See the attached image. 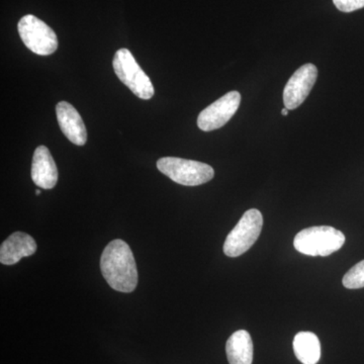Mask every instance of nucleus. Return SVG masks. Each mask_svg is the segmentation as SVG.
I'll return each instance as SVG.
<instances>
[{
    "label": "nucleus",
    "instance_id": "20e7f679",
    "mask_svg": "<svg viewBox=\"0 0 364 364\" xmlns=\"http://www.w3.org/2000/svg\"><path fill=\"white\" fill-rule=\"evenodd\" d=\"M112 67L119 80L130 88L136 97L142 100H151L153 97L154 86L149 76L136 63L130 50L123 48L117 51L112 60Z\"/></svg>",
    "mask_w": 364,
    "mask_h": 364
},
{
    "label": "nucleus",
    "instance_id": "2eb2a0df",
    "mask_svg": "<svg viewBox=\"0 0 364 364\" xmlns=\"http://www.w3.org/2000/svg\"><path fill=\"white\" fill-rule=\"evenodd\" d=\"M333 4L343 13H352L364 7V0H333Z\"/></svg>",
    "mask_w": 364,
    "mask_h": 364
},
{
    "label": "nucleus",
    "instance_id": "39448f33",
    "mask_svg": "<svg viewBox=\"0 0 364 364\" xmlns=\"http://www.w3.org/2000/svg\"><path fill=\"white\" fill-rule=\"evenodd\" d=\"M263 226V217L259 210L251 208L244 213L240 221L228 235L224 252L229 257H238L252 247L257 241Z\"/></svg>",
    "mask_w": 364,
    "mask_h": 364
},
{
    "label": "nucleus",
    "instance_id": "f257e3e1",
    "mask_svg": "<svg viewBox=\"0 0 364 364\" xmlns=\"http://www.w3.org/2000/svg\"><path fill=\"white\" fill-rule=\"evenodd\" d=\"M100 269L109 286L119 293H132L138 284V269L130 246L123 240L107 244L100 258Z\"/></svg>",
    "mask_w": 364,
    "mask_h": 364
},
{
    "label": "nucleus",
    "instance_id": "423d86ee",
    "mask_svg": "<svg viewBox=\"0 0 364 364\" xmlns=\"http://www.w3.org/2000/svg\"><path fill=\"white\" fill-rule=\"evenodd\" d=\"M18 33L28 50L40 56H48L56 52L58 38L47 23L33 14L23 16L18 21Z\"/></svg>",
    "mask_w": 364,
    "mask_h": 364
},
{
    "label": "nucleus",
    "instance_id": "9b49d317",
    "mask_svg": "<svg viewBox=\"0 0 364 364\" xmlns=\"http://www.w3.org/2000/svg\"><path fill=\"white\" fill-rule=\"evenodd\" d=\"M37 251V243L31 235L16 232L6 239L0 247V262L16 264L21 258L28 257Z\"/></svg>",
    "mask_w": 364,
    "mask_h": 364
},
{
    "label": "nucleus",
    "instance_id": "7ed1b4c3",
    "mask_svg": "<svg viewBox=\"0 0 364 364\" xmlns=\"http://www.w3.org/2000/svg\"><path fill=\"white\" fill-rule=\"evenodd\" d=\"M157 168L171 181L186 186L207 183L215 176L213 167L205 163L177 157L161 158L157 161Z\"/></svg>",
    "mask_w": 364,
    "mask_h": 364
},
{
    "label": "nucleus",
    "instance_id": "0eeeda50",
    "mask_svg": "<svg viewBox=\"0 0 364 364\" xmlns=\"http://www.w3.org/2000/svg\"><path fill=\"white\" fill-rule=\"evenodd\" d=\"M240 102V93L238 91H230L200 112L198 117V128L203 132L222 128L238 111Z\"/></svg>",
    "mask_w": 364,
    "mask_h": 364
},
{
    "label": "nucleus",
    "instance_id": "6e6552de",
    "mask_svg": "<svg viewBox=\"0 0 364 364\" xmlns=\"http://www.w3.org/2000/svg\"><path fill=\"white\" fill-rule=\"evenodd\" d=\"M318 77L314 64H305L294 72L284 90V104L287 109H294L305 102Z\"/></svg>",
    "mask_w": 364,
    "mask_h": 364
},
{
    "label": "nucleus",
    "instance_id": "ddd939ff",
    "mask_svg": "<svg viewBox=\"0 0 364 364\" xmlns=\"http://www.w3.org/2000/svg\"><path fill=\"white\" fill-rule=\"evenodd\" d=\"M294 351L303 364H317L321 358V344L312 332H299L294 336Z\"/></svg>",
    "mask_w": 364,
    "mask_h": 364
},
{
    "label": "nucleus",
    "instance_id": "dca6fc26",
    "mask_svg": "<svg viewBox=\"0 0 364 364\" xmlns=\"http://www.w3.org/2000/svg\"><path fill=\"white\" fill-rule=\"evenodd\" d=\"M282 116H287V114H289V109H287V107H284L282 111Z\"/></svg>",
    "mask_w": 364,
    "mask_h": 364
},
{
    "label": "nucleus",
    "instance_id": "f03ea898",
    "mask_svg": "<svg viewBox=\"0 0 364 364\" xmlns=\"http://www.w3.org/2000/svg\"><path fill=\"white\" fill-rule=\"evenodd\" d=\"M345 243V235L329 226L310 227L296 235L294 248L309 256H329Z\"/></svg>",
    "mask_w": 364,
    "mask_h": 364
},
{
    "label": "nucleus",
    "instance_id": "1a4fd4ad",
    "mask_svg": "<svg viewBox=\"0 0 364 364\" xmlns=\"http://www.w3.org/2000/svg\"><path fill=\"white\" fill-rule=\"evenodd\" d=\"M57 121L62 133L74 145L83 146L87 141V132L82 117L69 102H61L56 105Z\"/></svg>",
    "mask_w": 364,
    "mask_h": 364
},
{
    "label": "nucleus",
    "instance_id": "f3484780",
    "mask_svg": "<svg viewBox=\"0 0 364 364\" xmlns=\"http://www.w3.org/2000/svg\"><path fill=\"white\" fill-rule=\"evenodd\" d=\"M36 195H37V196H40L41 195L40 189H38V191H36Z\"/></svg>",
    "mask_w": 364,
    "mask_h": 364
},
{
    "label": "nucleus",
    "instance_id": "4468645a",
    "mask_svg": "<svg viewBox=\"0 0 364 364\" xmlns=\"http://www.w3.org/2000/svg\"><path fill=\"white\" fill-rule=\"evenodd\" d=\"M342 284L346 289H358L364 287V260L354 265L344 275Z\"/></svg>",
    "mask_w": 364,
    "mask_h": 364
},
{
    "label": "nucleus",
    "instance_id": "f8f14e48",
    "mask_svg": "<svg viewBox=\"0 0 364 364\" xmlns=\"http://www.w3.org/2000/svg\"><path fill=\"white\" fill-rule=\"evenodd\" d=\"M226 353L230 364H252L253 342L245 330L231 335L226 344Z\"/></svg>",
    "mask_w": 364,
    "mask_h": 364
},
{
    "label": "nucleus",
    "instance_id": "9d476101",
    "mask_svg": "<svg viewBox=\"0 0 364 364\" xmlns=\"http://www.w3.org/2000/svg\"><path fill=\"white\" fill-rule=\"evenodd\" d=\"M31 176L36 186L41 188H54L58 181L56 163L45 146H40L33 153Z\"/></svg>",
    "mask_w": 364,
    "mask_h": 364
}]
</instances>
